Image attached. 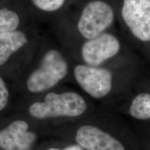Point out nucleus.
Masks as SVG:
<instances>
[{
	"instance_id": "10",
	"label": "nucleus",
	"mask_w": 150,
	"mask_h": 150,
	"mask_svg": "<svg viewBox=\"0 0 150 150\" xmlns=\"http://www.w3.org/2000/svg\"><path fill=\"white\" fill-rule=\"evenodd\" d=\"M129 113L138 120L150 119V94L141 93L131 102Z\"/></svg>"
},
{
	"instance_id": "3",
	"label": "nucleus",
	"mask_w": 150,
	"mask_h": 150,
	"mask_svg": "<svg viewBox=\"0 0 150 150\" xmlns=\"http://www.w3.org/2000/svg\"><path fill=\"white\" fill-rule=\"evenodd\" d=\"M113 19V11L108 4L99 0L93 1L83 8L78 29L86 38H95L111 25Z\"/></svg>"
},
{
	"instance_id": "5",
	"label": "nucleus",
	"mask_w": 150,
	"mask_h": 150,
	"mask_svg": "<svg viewBox=\"0 0 150 150\" xmlns=\"http://www.w3.org/2000/svg\"><path fill=\"white\" fill-rule=\"evenodd\" d=\"M74 74L81 87L95 98L106 96L111 90L112 75L106 69L79 65Z\"/></svg>"
},
{
	"instance_id": "6",
	"label": "nucleus",
	"mask_w": 150,
	"mask_h": 150,
	"mask_svg": "<svg viewBox=\"0 0 150 150\" xmlns=\"http://www.w3.org/2000/svg\"><path fill=\"white\" fill-rule=\"evenodd\" d=\"M120 45L117 38L109 33H102L90 39L82 47V57L87 64L97 66L119 52Z\"/></svg>"
},
{
	"instance_id": "12",
	"label": "nucleus",
	"mask_w": 150,
	"mask_h": 150,
	"mask_svg": "<svg viewBox=\"0 0 150 150\" xmlns=\"http://www.w3.org/2000/svg\"><path fill=\"white\" fill-rule=\"evenodd\" d=\"M35 6L44 11H55L59 9L65 0H31Z\"/></svg>"
},
{
	"instance_id": "11",
	"label": "nucleus",
	"mask_w": 150,
	"mask_h": 150,
	"mask_svg": "<svg viewBox=\"0 0 150 150\" xmlns=\"http://www.w3.org/2000/svg\"><path fill=\"white\" fill-rule=\"evenodd\" d=\"M20 24L16 13L7 8L0 9V34L16 31Z\"/></svg>"
},
{
	"instance_id": "4",
	"label": "nucleus",
	"mask_w": 150,
	"mask_h": 150,
	"mask_svg": "<svg viewBox=\"0 0 150 150\" xmlns=\"http://www.w3.org/2000/svg\"><path fill=\"white\" fill-rule=\"evenodd\" d=\"M122 16L135 37L150 40V0H124Z\"/></svg>"
},
{
	"instance_id": "14",
	"label": "nucleus",
	"mask_w": 150,
	"mask_h": 150,
	"mask_svg": "<svg viewBox=\"0 0 150 150\" xmlns=\"http://www.w3.org/2000/svg\"><path fill=\"white\" fill-rule=\"evenodd\" d=\"M48 150H83V149H82V148L80 145H72V146H70V147H67L64 149H54V148H52V149H50Z\"/></svg>"
},
{
	"instance_id": "2",
	"label": "nucleus",
	"mask_w": 150,
	"mask_h": 150,
	"mask_svg": "<svg viewBox=\"0 0 150 150\" xmlns=\"http://www.w3.org/2000/svg\"><path fill=\"white\" fill-rule=\"evenodd\" d=\"M67 65L59 52L50 50L43 57L40 67L29 76L27 82L31 93H40L51 88L66 76Z\"/></svg>"
},
{
	"instance_id": "1",
	"label": "nucleus",
	"mask_w": 150,
	"mask_h": 150,
	"mask_svg": "<svg viewBox=\"0 0 150 150\" xmlns=\"http://www.w3.org/2000/svg\"><path fill=\"white\" fill-rule=\"evenodd\" d=\"M86 103L77 93H50L44 102H35L29 107V113L39 119L61 116L76 117L83 114L86 109Z\"/></svg>"
},
{
	"instance_id": "13",
	"label": "nucleus",
	"mask_w": 150,
	"mask_h": 150,
	"mask_svg": "<svg viewBox=\"0 0 150 150\" xmlns=\"http://www.w3.org/2000/svg\"><path fill=\"white\" fill-rule=\"evenodd\" d=\"M9 93L4 80L0 77V110L4 109L8 103Z\"/></svg>"
},
{
	"instance_id": "7",
	"label": "nucleus",
	"mask_w": 150,
	"mask_h": 150,
	"mask_svg": "<svg viewBox=\"0 0 150 150\" xmlns=\"http://www.w3.org/2000/svg\"><path fill=\"white\" fill-rule=\"evenodd\" d=\"M35 138L25 121L16 120L0 131V147L4 150H30Z\"/></svg>"
},
{
	"instance_id": "9",
	"label": "nucleus",
	"mask_w": 150,
	"mask_h": 150,
	"mask_svg": "<svg viewBox=\"0 0 150 150\" xmlns=\"http://www.w3.org/2000/svg\"><path fill=\"white\" fill-rule=\"evenodd\" d=\"M27 43V38L22 31H13L0 34V65L8 61L13 54Z\"/></svg>"
},
{
	"instance_id": "8",
	"label": "nucleus",
	"mask_w": 150,
	"mask_h": 150,
	"mask_svg": "<svg viewBox=\"0 0 150 150\" xmlns=\"http://www.w3.org/2000/svg\"><path fill=\"white\" fill-rule=\"evenodd\" d=\"M76 141L86 150H125L116 138L91 125H85L78 129Z\"/></svg>"
}]
</instances>
